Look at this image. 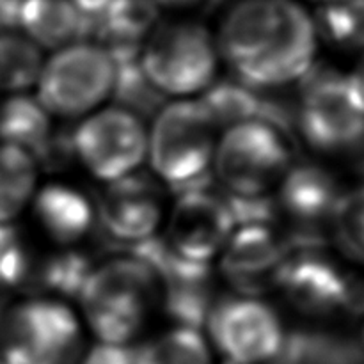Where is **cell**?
I'll return each mask as SVG.
<instances>
[{"instance_id": "obj_17", "label": "cell", "mask_w": 364, "mask_h": 364, "mask_svg": "<svg viewBox=\"0 0 364 364\" xmlns=\"http://www.w3.org/2000/svg\"><path fill=\"white\" fill-rule=\"evenodd\" d=\"M159 20L153 0H112L95 28L116 63L137 59L141 46Z\"/></svg>"}, {"instance_id": "obj_9", "label": "cell", "mask_w": 364, "mask_h": 364, "mask_svg": "<svg viewBox=\"0 0 364 364\" xmlns=\"http://www.w3.org/2000/svg\"><path fill=\"white\" fill-rule=\"evenodd\" d=\"M301 82L294 123L302 141L322 155L359 151L364 144V114L348 92L345 75L313 68Z\"/></svg>"}, {"instance_id": "obj_10", "label": "cell", "mask_w": 364, "mask_h": 364, "mask_svg": "<svg viewBox=\"0 0 364 364\" xmlns=\"http://www.w3.org/2000/svg\"><path fill=\"white\" fill-rule=\"evenodd\" d=\"M70 139L73 159L103 185L137 173L146 164L148 124L121 105L107 103L82 117Z\"/></svg>"}, {"instance_id": "obj_4", "label": "cell", "mask_w": 364, "mask_h": 364, "mask_svg": "<svg viewBox=\"0 0 364 364\" xmlns=\"http://www.w3.org/2000/svg\"><path fill=\"white\" fill-rule=\"evenodd\" d=\"M291 164L294 151L284 128L267 119H249L220 132L212 174L230 198H270Z\"/></svg>"}, {"instance_id": "obj_31", "label": "cell", "mask_w": 364, "mask_h": 364, "mask_svg": "<svg viewBox=\"0 0 364 364\" xmlns=\"http://www.w3.org/2000/svg\"><path fill=\"white\" fill-rule=\"evenodd\" d=\"M316 2L320 4V6H322V4H331V2H338V0H316Z\"/></svg>"}, {"instance_id": "obj_7", "label": "cell", "mask_w": 364, "mask_h": 364, "mask_svg": "<svg viewBox=\"0 0 364 364\" xmlns=\"http://www.w3.org/2000/svg\"><path fill=\"white\" fill-rule=\"evenodd\" d=\"M117 64L98 43L77 41L45 57L34 96L63 121H80L112 100Z\"/></svg>"}, {"instance_id": "obj_6", "label": "cell", "mask_w": 364, "mask_h": 364, "mask_svg": "<svg viewBox=\"0 0 364 364\" xmlns=\"http://www.w3.org/2000/svg\"><path fill=\"white\" fill-rule=\"evenodd\" d=\"M85 350V327L66 301L34 295L0 315V364H78Z\"/></svg>"}, {"instance_id": "obj_13", "label": "cell", "mask_w": 364, "mask_h": 364, "mask_svg": "<svg viewBox=\"0 0 364 364\" xmlns=\"http://www.w3.org/2000/svg\"><path fill=\"white\" fill-rule=\"evenodd\" d=\"M167 215L164 185L151 173H132L103 187L96 217L119 242L139 245L156 237Z\"/></svg>"}, {"instance_id": "obj_24", "label": "cell", "mask_w": 364, "mask_h": 364, "mask_svg": "<svg viewBox=\"0 0 364 364\" xmlns=\"http://www.w3.org/2000/svg\"><path fill=\"white\" fill-rule=\"evenodd\" d=\"M313 21L318 38L338 48L364 52V0L322 4Z\"/></svg>"}, {"instance_id": "obj_27", "label": "cell", "mask_w": 364, "mask_h": 364, "mask_svg": "<svg viewBox=\"0 0 364 364\" xmlns=\"http://www.w3.org/2000/svg\"><path fill=\"white\" fill-rule=\"evenodd\" d=\"M78 364H135L134 348L96 341L84 352Z\"/></svg>"}, {"instance_id": "obj_14", "label": "cell", "mask_w": 364, "mask_h": 364, "mask_svg": "<svg viewBox=\"0 0 364 364\" xmlns=\"http://www.w3.org/2000/svg\"><path fill=\"white\" fill-rule=\"evenodd\" d=\"M290 245L272 224H242L228 238L217 270L235 294L255 295L274 290L276 276Z\"/></svg>"}, {"instance_id": "obj_21", "label": "cell", "mask_w": 364, "mask_h": 364, "mask_svg": "<svg viewBox=\"0 0 364 364\" xmlns=\"http://www.w3.org/2000/svg\"><path fill=\"white\" fill-rule=\"evenodd\" d=\"M213 350L201 329L173 326L134 348L135 364H213Z\"/></svg>"}, {"instance_id": "obj_5", "label": "cell", "mask_w": 364, "mask_h": 364, "mask_svg": "<svg viewBox=\"0 0 364 364\" xmlns=\"http://www.w3.org/2000/svg\"><path fill=\"white\" fill-rule=\"evenodd\" d=\"M139 64L159 95L171 100L199 98L219 80L215 36L198 21L156 23L139 52Z\"/></svg>"}, {"instance_id": "obj_15", "label": "cell", "mask_w": 364, "mask_h": 364, "mask_svg": "<svg viewBox=\"0 0 364 364\" xmlns=\"http://www.w3.org/2000/svg\"><path fill=\"white\" fill-rule=\"evenodd\" d=\"M345 198L338 178L320 164L294 162L274 192L277 213L299 233L316 235L333 228L334 217Z\"/></svg>"}, {"instance_id": "obj_18", "label": "cell", "mask_w": 364, "mask_h": 364, "mask_svg": "<svg viewBox=\"0 0 364 364\" xmlns=\"http://www.w3.org/2000/svg\"><path fill=\"white\" fill-rule=\"evenodd\" d=\"M16 27L41 50H55L82 41L87 23L71 0H23Z\"/></svg>"}, {"instance_id": "obj_2", "label": "cell", "mask_w": 364, "mask_h": 364, "mask_svg": "<svg viewBox=\"0 0 364 364\" xmlns=\"http://www.w3.org/2000/svg\"><path fill=\"white\" fill-rule=\"evenodd\" d=\"M77 302L85 331L98 343L132 347L162 308V291L148 262L121 256L92 267Z\"/></svg>"}, {"instance_id": "obj_3", "label": "cell", "mask_w": 364, "mask_h": 364, "mask_svg": "<svg viewBox=\"0 0 364 364\" xmlns=\"http://www.w3.org/2000/svg\"><path fill=\"white\" fill-rule=\"evenodd\" d=\"M220 130L198 98L171 100L148 127L149 173L173 191L201 187L212 173Z\"/></svg>"}, {"instance_id": "obj_30", "label": "cell", "mask_w": 364, "mask_h": 364, "mask_svg": "<svg viewBox=\"0 0 364 364\" xmlns=\"http://www.w3.org/2000/svg\"><path fill=\"white\" fill-rule=\"evenodd\" d=\"M156 7H166V9H188V7H196L203 2V0H153Z\"/></svg>"}, {"instance_id": "obj_32", "label": "cell", "mask_w": 364, "mask_h": 364, "mask_svg": "<svg viewBox=\"0 0 364 364\" xmlns=\"http://www.w3.org/2000/svg\"><path fill=\"white\" fill-rule=\"evenodd\" d=\"M359 345H361V348H363V354H364V327H363V338H361V343H359Z\"/></svg>"}, {"instance_id": "obj_16", "label": "cell", "mask_w": 364, "mask_h": 364, "mask_svg": "<svg viewBox=\"0 0 364 364\" xmlns=\"http://www.w3.org/2000/svg\"><path fill=\"white\" fill-rule=\"evenodd\" d=\"M28 210L38 230L60 249L77 247L98 223L96 203L66 181L39 185Z\"/></svg>"}, {"instance_id": "obj_19", "label": "cell", "mask_w": 364, "mask_h": 364, "mask_svg": "<svg viewBox=\"0 0 364 364\" xmlns=\"http://www.w3.org/2000/svg\"><path fill=\"white\" fill-rule=\"evenodd\" d=\"M53 137V117L34 95H11L0 103V142L25 149L39 164Z\"/></svg>"}, {"instance_id": "obj_22", "label": "cell", "mask_w": 364, "mask_h": 364, "mask_svg": "<svg viewBox=\"0 0 364 364\" xmlns=\"http://www.w3.org/2000/svg\"><path fill=\"white\" fill-rule=\"evenodd\" d=\"M45 55L20 31L0 28V92L23 95L34 91Z\"/></svg>"}, {"instance_id": "obj_29", "label": "cell", "mask_w": 364, "mask_h": 364, "mask_svg": "<svg viewBox=\"0 0 364 364\" xmlns=\"http://www.w3.org/2000/svg\"><path fill=\"white\" fill-rule=\"evenodd\" d=\"M71 2L77 7V11L80 13V16L84 18L85 23L95 27L112 0H71Z\"/></svg>"}, {"instance_id": "obj_23", "label": "cell", "mask_w": 364, "mask_h": 364, "mask_svg": "<svg viewBox=\"0 0 364 364\" xmlns=\"http://www.w3.org/2000/svg\"><path fill=\"white\" fill-rule=\"evenodd\" d=\"M43 259L41 263H32L28 270V279H34L41 297L66 299L78 297L89 272L92 270V263L85 255L77 251V247L60 249ZM68 302V301H66Z\"/></svg>"}, {"instance_id": "obj_11", "label": "cell", "mask_w": 364, "mask_h": 364, "mask_svg": "<svg viewBox=\"0 0 364 364\" xmlns=\"http://www.w3.org/2000/svg\"><path fill=\"white\" fill-rule=\"evenodd\" d=\"M203 327L213 354L226 364H269L287 340L279 313L255 295L213 301Z\"/></svg>"}, {"instance_id": "obj_28", "label": "cell", "mask_w": 364, "mask_h": 364, "mask_svg": "<svg viewBox=\"0 0 364 364\" xmlns=\"http://www.w3.org/2000/svg\"><path fill=\"white\" fill-rule=\"evenodd\" d=\"M348 85V92H350L352 100L358 105V109L364 114V52L352 68L350 73L345 75Z\"/></svg>"}, {"instance_id": "obj_25", "label": "cell", "mask_w": 364, "mask_h": 364, "mask_svg": "<svg viewBox=\"0 0 364 364\" xmlns=\"http://www.w3.org/2000/svg\"><path fill=\"white\" fill-rule=\"evenodd\" d=\"M333 231L341 249L359 263H364V187L345 192L334 217Z\"/></svg>"}, {"instance_id": "obj_8", "label": "cell", "mask_w": 364, "mask_h": 364, "mask_svg": "<svg viewBox=\"0 0 364 364\" xmlns=\"http://www.w3.org/2000/svg\"><path fill=\"white\" fill-rule=\"evenodd\" d=\"M274 290L299 313L334 318L364 308V279L334 258L320 242L290 245Z\"/></svg>"}, {"instance_id": "obj_20", "label": "cell", "mask_w": 364, "mask_h": 364, "mask_svg": "<svg viewBox=\"0 0 364 364\" xmlns=\"http://www.w3.org/2000/svg\"><path fill=\"white\" fill-rule=\"evenodd\" d=\"M39 187V164L18 146L0 142V226H13Z\"/></svg>"}, {"instance_id": "obj_12", "label": "cell", "mask_w": 364, "mask_h": 364, "mask_svg": "<svg viewBox=\"0 0 364 364\" xmlns=\"http://www.w3.org/2000/svg\"><path fill=\"white\" fill-rule=\"evenodd\" d=\"M162 240L180 258L212 265L237 228L226 196L201 187L178 192L167 208Z\"/></svg>"}, {"instance_id": "obj_26", "label": "cell", "mask_w": 364, "mask_h": 364, "mask_svg": "<svg viewBox=\"0 0 364 364\" xmlns=\"http://www.w3.org/2000/svg\"><path fill=\"white\" fill-rule=\"evenodd\" d=\"M31 256L14 226H0V290L20 287L27 281Z\"/></svg>"}, {"instance_id": "obj_1", "label": "cell", "mask_w": 364, "mask_h": 364, "mask_svg": "<svg viewBox=\"0 0 364 364\" xmlns=\"http://www.w3.org/2000/svg\"><path fill=\"white\" fill-rule=\"evenodd\" d=\"M213 36L220 63L256 91L299 84L316 64L315 21L295 0H240Z\"/></svg>"}]
</instances>
